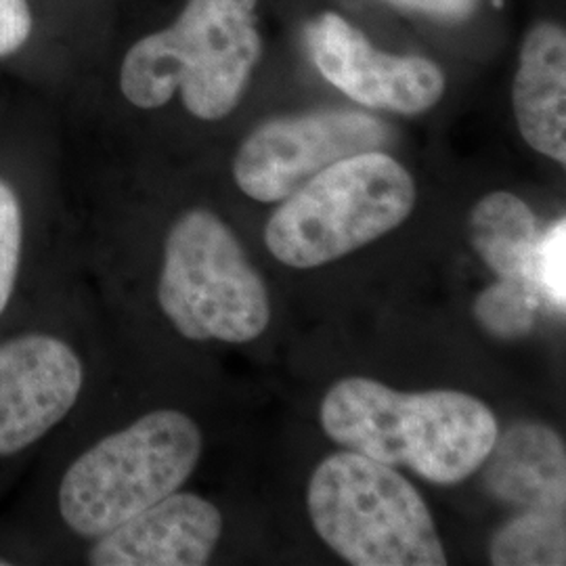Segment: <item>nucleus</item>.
Returning <instances> with one entry per match:
<instances>
[{
	"instance_id": "obj_15",
	"label": "nucleus",
	"mask_w": 566,
	"mask_h": 566,
	"mask_svg": "<svg viewBox=\"0 0 566 566\" xmlns=\"http://www.w3.org/2000/svg\"><path fill=\"white\" fill-rule=\"evenodd\" d=\"M565 512L525 510L497 528L489 556L495 566H563L566 563Z\"/></svg>"
},
{
	"instance_id": "obj_17",
	"label": "nucleus",
	"mask_w": 566,
	"mask_h": 566,
	"mask_svg": "<svg viewBox=\"0 0 566 566\" xmlns=\"http://www.w3.org/2000/svg\"><path fill=\"white\" fill-rule=\"evenodd\" d=\"M533 282L542 290L547 303L554 311L565 313L566 306V223L556 221L539 235Z\"/></svg>"
},
{
	"instance_id": "obj_5",
	"label": "nucleus",
	"mask_w": 566,
	"mask_h": 566,
	"mask_svg": "<svg viewBox=\"0 0 566 566\" xmlns=\"http://www.w3.org/2000/svg\"><path fill=\"white\" fill-rule=\"evenodd\" d=\"M154 256L151 303L177 338L243 344L263 336L269 292L219 214L182 208L164 224Z\"/></svg>"
},
{
	"instance_id": "obj_11",
	"label": "nucleus",
	"mask_w": 566,
	"mask_h": 566,
	"mask_svg": "<svg viewBox=\"0 0 566 566\" xmlns=\"http://www.w3.org/2000/svg\"><path fill=\"white\" fill-rule=\"evenodd\" d=\"M512 105L526 145L566 164V34L563 23L537 21L526 32L512 86Z\"/></svg>"
},
{
	"instance_id": "obj_14",
	"label": "nucleus",
	"mask_w": 566,
	"mask_h": 566,
	"mask_svg": "<svg viewBox=\"0 0 566 566\" xmlns=\"http://www.w3.org/2000/svg\"><path fill=\"white\" fill-rule=\"evenodd\" d=\"M539 235L535 214L514 193L493 191L470 212L472 248L497 277L533 282Z\"/></svg>"
},
{
	"instance_id": "obj_10",
	"label": "nucleus",
	"mask_w": 566,
	"mask_h": 566,
	"mask_svg": "<svg viewBox=\"0 0 566 566\" xmlns=\"http://www.w3.org/2000/svg\"><path fill=\"white\" fill-rule=\"evenodd\" d=\"M221 537V510L182 486L78 549L70 565L202 566Z\"/></svg>"
},
{
	"instance_id": "obj_6",
	"label": "nucleus",
	"mask_w": 566,
	"mask_h": 566,
	"mask_svg": "<svg viewBox=\"0 0 566 566\" xmlns=\"http://www.w3.org/2000/svg\"><path fill=\"white\" fill-rule=\"evenodd\" d=\"M306 502L317 535L348 565H447L422 495L392 465L334 453L313 472Z\"/></svg>"
},
{
	"instance_id": "obj_1",
	"label": "nucleus",
	"mask_w": 566,
	"mask_h": 566,
	"mask_svg": "<svg viewBox=\"0 0 566 566\" xmlns=\"http://www.w3.org/2000/svg\"><path fill=\"white\" fill-rule=\"evenodd\" d=\"M63 156V126L46 95L0 97V327L81 282Z\"/></svg>"
},
{
	"instance_id": "obj_16",
	"label": "nucleus",
	"mask_w": 566,
	"mask_h": 566,
	"mask_svg": "<svg viewBox=\"0 0 566 566\" xmlns=\"http://www.w3.org/2000/svg\"><path fill=\"white\" fill-rule=\"evenodd\" d=\"M546 306L549 303L535 283L500 277L474 301V317L491 336L516 340L537 327Z\"/></svg>"
},
{
	"instance_id": "obj_12",
	"label": "nucleus",
	"mask_w": 566,
	"mask_h": 566,
	"mask_svg": "<svg viewBox=\"0 0 566 566\" xmlns=\"http://www.w3.org/2000/svg\"><path fill=\"white\" fill-rule=\"evenodd\" d=\"M483 465L486 489L495 500L523 510L565 512V443L552 428L510 426L497 434Z\"/></svg>"
},
{
	"instance_id": "obj_13",
	"label": "nucleus",
	"mask_w": 566,
	"mask_h": 566,
	"mask_svg": "<svg viewBox=\"0 0 566 566\" xmlns=\"http://www.w3.org/2000/svg\"><path fill=\"white\" fill-rule=\"evenodd\" d=\"M0 72L49 99L57 93L61 72L51 0H0Z\"/></svg>"
},
{
	"instance_id": "obj_3",
	"label": "nucleus",
	"mask_w": 566,
	"mask_h": 566,
	"mask_svg": "<svg viewBox=\"0 0 566 566\" xmlns=\"http://www.w3.org/2000/svg\"><path fill=\"white\" fill-rule=\"evenodd\" d=\"M259 0H185L163 28L130 42L116 65V93L137 114L175 103L198 122L233 114L261 60Z\"/></svg>"
},
{
	"instance_id": "obj_4",
	"label": "nucleus",
	"mask_w": 566,
	"mask_h": 566,
	"mask_svg": "<svg viewBox=\"0 0 566 566\" xmlns=\"http://www.w3.org/2000/svg\"><path fill=\"white\" fill-rule=\"evenodd\" d=\"M325 434L388 465H407L437 485H458L485 462L497 420L460 390L399 392L371 378H344L322 403Z\"/></svg>"
},
{
	"instance_id": "obj_7",
	"label": "nucleus",
	"mask_w": 566,
	"mask_h": 566,
	"mask_svg": "<svg viewBox=\"0 0 566 566\" xmlns=\"http://www.w3.org/2000/svg\"><path fill=\"white\" fill-rule=\"evenodd\" d=\"M416 182L403 164L364 151L327 166L275 210L264 243L280 263L315 269L376 242L407 221Z\"/></svg>"
},
{
	"instance_id": "obj_9",
	"label": "nucleus",
	"mask_w": 566,
	"mask_h": 566,
	"mask_svg": "<svg viewBox=\"0 0 566 566\" xmlns=\"http://www.w3.org/2000/svg\"><path fill=\"white\" fill-rule=\"evenodd\" d=\"M306 44L325 81L365 107L416 116L446 95V74L434 61L382 53L338 13L313 21Z\"/></svg>"
},
{
	"instance_id": "obj_2",
	"label": "nucleus",
	"mask_w": 566,
	"mask_h": 566,
	"mask_svg": "<svg viewBox=\"0 0 566 566\" xmlns=\"http://www.w3.org/2000/svg\"><path fill=\"white\" fill-rule=\"evenodd\" d=\"M81 282L0 327V506L95 392Z\"/></svg>"
},
{
	"instance_id": "obj_18",
	"label": "nucleus",
	"mask_w": 566,
	"mask_h": 566,
	"mask_svg": "<svg viewBox=\"0 0 566 566\" xmlns=\"http://www.w3.org/2000/svg\"><path fill=\"white\" fill-rule=\"evenodd\" d=\"M388 2L439 21L468 20L479 7V0H388Z\"/></svg>"
},
{
	"instance_id": "obj_8",
	"label": "nucleus",
	"mask_w": 566,
	"mask_h": 566,
	"mask_svg": "<svg viewBox=\"0 0 566 566\" xmlns=\"http://www.w3.org/2000/svg\"><path fill=\"white\" fill-rule=\"evenodd\" d=\"M385 122L355 109H317L266 120L233 160V179L256 202H282L327 166L390 145Z\"/></svg>"
}]
</instances>
